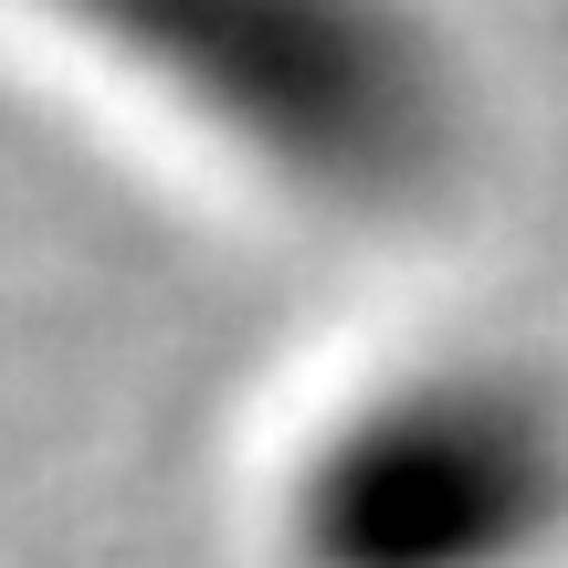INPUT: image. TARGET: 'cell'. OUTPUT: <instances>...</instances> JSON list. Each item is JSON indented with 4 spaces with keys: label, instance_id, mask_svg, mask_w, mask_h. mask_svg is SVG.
Wrapping results in <instances>:
<instances>
[{
    "label": "cell",
    "instance_id": "1",
    "mask_svg": "<svg viewBox=\"0 0 568 568\" xmlns=\"http://www.w3.org/2000/svg\"><path fill=\"white\" fill-rule=\"evenodd\" d=\"M274 568H558L568 389L506 347H432L337 389L264 485Z\"/></svg>",
    "mask_w": 568,
    "mask_h": 568
},
{
    "label": "cell",
    "instance_id": "2",
    "mask_svg": "<svg viewBox=\"0 0 568 568\" xmlns=\"http://www.w3.org/2000/svg\"><path fill=\"white\" fill-rule=\"evenodd\" d=\"M95 53L159 116L222 138L253 180L305 201H400L453 148V74L432 32L389 11H190V21H84Z\"/></svg>",
    "mask_w": 568,
    "mask_h": 568
}]
</instances>
